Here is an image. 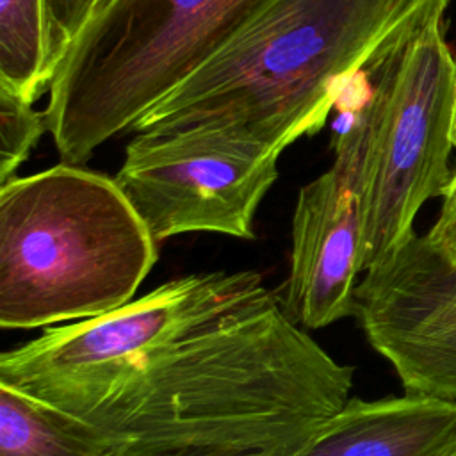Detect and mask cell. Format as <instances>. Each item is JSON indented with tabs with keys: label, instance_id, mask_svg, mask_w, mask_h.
Masks as SVG:
<instances>
[{
	"label": "cell",
	"instance_id": "cell-15",
	"mask_svg": "<svg viewBox=\"0 0 456 456\" xmlns=\"http://www.w3.org/2000/svg\"><path fill=\"white\" fill-rule=\"evenodd\" d=\"M440 198L442 207L438 217L426 233V239L445 260L456 267V169Z\"/></svg>",
	"mask_w": 456,
	"mask_h": 456
},
{
	"label": "cell",
	"instance_id": "cell-3",
	"mask_svg": "<svg viewBox=\"0 0 456 456\" xmlns=\"http://www.w3.org/2000/svg\"><path fill=\"white\" fill-rule=\"evenodd\" d=\"M159 260L116 178L59 162L0 185V326L34 330L112 312Z\"/></svg>",
	"mask_w": 456,
	"mask_h": 456
},
{
	"label": "cell",
	"instance_id": "cell-6",
	"mask_svg": "<svg viewBox=\"0 0 456 456\" xmlns=\"http://www.w3.org/2000/svg\"><path fill=\"white\" fill-rule=\"evenodd\" d=\"M367 71L374 126L363 185V273L415 232L419 210L442 196L452 175L456 59L436 23Z\"/></svg>",
	"mask_w": 456,
	"mask_h": 456
},
{
	"label": "cell",
	"instance_id": "cell-14",
	"mask_svg": "<svg viewBox=\"0 0 456 456\" xmlns=\"http://www.w3.org/2000/svg\"><path fill=\"white\" fill-rule=\"evenodd\" d=\"M59 61L91 20L100 0H46Z\"/></svg>",
	"mask_w": 456,
	"mask_h": 456
},
{
	"label": "cell",
	"instance_id": "cell-7",
	"mask_svg": "<svg viewBox=\"0 0 456 456\" xmlns=\"http://www.w3.org/2000/svg\"><path fill=\"white\" fill-rule=\"evenodd\" d=\"M278 153L212 134H142L114 176L153 239H255V214L278 178Z\"/></svg>",
	"mask_w": 456,
	"mask_h": 456
},
{
	"label": "cell",
	"instance_id": "cell-16",
	"mask_svg": "<svg viewBox=\"0 0 456 456\" xmlns=\"http://www.w3.org/2000/svg\"><path fill=\"white\" fill-rule=\"evenodd\" d=\"M125 456H287V454L248 451V449H171V451H153V452H134Z\"/></svg>",
	"mask_w": 456,
	"mask_h": 456
},
{
	"label": "cell",
	"instance_id": "cell-9",
	"mask_svg": "<svg viewBox=\"0 0 456 456\" xmlns=\"http://www.w3.org/2000/svg\"><path fill=\"white\" fill-rule=\"evenodd\" d=\"M354 317L406 392L456 403V267L426 235L363 273Z\"/></svg>",
	"mask_w": 456,
	"mask_h": 456
},
{
	"label": "cell",
	"instance_id": "cell-2",
	"mask_svg": "<svg viewBox=\"0 0 456 456\" xmlns=\"http://www.w3.org/2000/svg\"><path fill=\"white\" fill-rule=\"evenodd\" d=\"M452 0H269L132 132L212 134L281 155L319 132L342 89Z\"/></svg>",
	"mask_w": 456,
	"mask_h": 456
},
{
	"label": "cell",
	"instance_id": "cell-13",
	"mask_svg": "<svg viewBox=\"0 0 456 456\" xmlns=\"http://www.w3.org/2000/svg\"><path fill=\"white\" fill-rule=\"evenodd\" d=\"M45 132H48L45 112L0 86V185L18 176V169Z\"/></svg>",
	"mask_w": 456,
	"mask_h": 456
},
{
	"label": "cell",
	"instance_id": "cell-10",
	"mask_svg": "<svg viewBox=\"0 0 456 456\" xmlns=\"http://www.w3.org/2000/svg\"><path fill=\"white\" fill-rule=\"evenodd\" d=\"M456 436V403L406 392L349 397L294 456H433Z\"/></svg>",
	"mask_w": 456,
	"mask_h": 456
},
{
	"label": "cell",
	"instance_id": "cell-8",
	"mask_svg": "<svg viewBox=\"0 0 456 456\" xmlns=\"http://www.w3.org/2000/svg\"><path fill=\"white\" fill-rule=\"evenodd\" d=\"M372 126L370 84L353 102L349 121L333 139L331 166L297 194L290 267L280 303L303 330L354 317L363 273V185Z\"/></svg>",
	"mask_w": 456,
	"mask_h": 456
},
{
	"label": "cell",
	"instance_id": "cell-17",
	"mask_svg": "<svg viewBox=\"0 0 456 456\" xmlns=\"http://www.w3.org/2000/svg\"><path fill=\"white\" fill-rule=\"evenodd\" d=\"M433 456H456V436L451 438L438 452H435Z\"/></svg>",
	"mask_w": 456,
	"mask_h": 456
},
{
	"label": "cell",
	"instance_id": "cell-5",
	"mask_svg": "<svg viewBox=\"0 0 456 456\" xmlns=\"http://www.w3.org/2000/svg\"><path fill=\"white\" fill-rule=\"evenodd\" d=\"M276 297L256 271L169 280L130 303L0 354V383L71 415L105 395L164 347L246 315Z\"/></svg>",
	"mask_w": 456,
	"mask_h": 456
},
{
	"label": "cell",
	"instance_id": "cell-11",
	"mask_svg": "<svg viewBox=\"0 0 456 456\" xmlns=\"http://www.w3.org/2000/svg\"><path fill=\"white\" fill-rule=\"evenodd\" d=\"M125 447L87 420L0 383V456H123Z\"/></svg>",
	"mask_w": 456,
	"mask_h": 456
},
{
	"label": "cell",
	"instance_id": "cell-4",
	"mask_svg": "<svg viewBox=\"0 0 456 456\" xmlns=\"http://www.w3.org/2000/svg\"><path fill=\"white\" fill-rule=\"evenodd\" d=\"M269 0H100L62 53L45 112L61 162L84 164L232 41Z\"/></svg>",
	"mask_w": 456,
	"mask_h": 456
},
{
	"label": "cell",
	"instance_id": "cell-1",
	"mask_svg": "<svg viewBox=\"0 0 456 456\" xmlns=\"http://www.w3.org/2000/svg\"><path fill=\"white\" fill-rule=\"evenodd\" d=\"M353 376L354 367L328 354L276 296L164 347L75 417L118 440L125 454L248 449L294 456L346 404Z\"/></svg>",
	"mask_w": 456,
	"mask_h": 456
},
{
	"label": "cell",
	"instance_id": "cell-18",
	"mask_svg": "<svg viewBox=\"0 0 456 456\" xmlns=\"http://www.w3.org/2000/svg\"><path fill=\"white\" fill-rule=\"evenodd\" d=\"M451 141L456 148V91H454V105H452V123H451Z\"/></svg>",
	"mask_w": 456,
	"mask_h": 456
},
{
	"label": "cell",
	"instance_id": "cell-12",
	"mask_svg": "<svg viewBox=\"0 0 456 456\" xmlns=\"http://www.w3.org/2000/svg\"><path fill=\"white\" fill-rule=\"evenodd\" d=\"M57 64L48 2L0 0V86L34 103Z\"/></svg>",
	"mask_w": 456,
	"mask_h": 456
}]
</instances>
